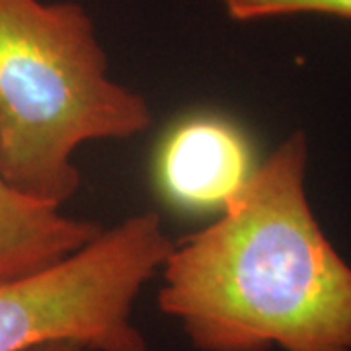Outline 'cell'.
Returning <instances> with one entry per match:
<instances>
[{
	"label": "cell",
	"instance_id": "2",
	"mask_svg": "<svg viewBox=\"0 0 351 351\" xmlns=\"http://www.w3.org/2000/svg\"><path fill=\"white\" fill-rule=\"evenodd\" d=\"M88 10L73 0H0V174L63 207L80 188L75 152L152 127L145 96L110 76Z\"/></svg>",
	"mask_w": 351,
	"mask_h": 351
},
{
	"label": "cell",
	"instance_id": "1",
	"mask_svg": "<svg viewBox=\"0 0 351 351\" xmlns=\"http://www.w3.org/2000/svg\"><path fill=\"white\" fill-rule=\"evenodd\" d=\"M306 168L295 131L215 223L174 240L156 302L197 351H351V265L314 217Z\"/></svg>",
	"mask_w": 351,
	"mask_h": 351
},
{
	"label": "cell",
	"instance_id": "7",
	"mask_svg": "<svg viewBox=\"0 0 351 351\" xmlns=\"http://www.w3.org/2000/svg\"><path fill=\"white\" fill-rule=\"evenodd\" d=\"M27 351H86L78 343H71V341H51V343H43L38 348H32Z\"/></svg>",
	"mask_w": 351,
	"mask_h": 351
},
{
	"label": "cell",
	"instance_id": "3",
	"mask_svg": "<svg viewBox=\"0 0 351 351\" xmlns=\"http://www.w3.org/2000/svg\"><path fill=\"white\" fill-rule=\"evenodd\" d=\"M174 240L154 211L104 228L82 250L32 276L0 281V351L71 341L86 351H149L135 322L143 287Z\"/></svg>",
	"mask_w": 351,
	"mask_h": 351
},
{
	"label": "cell",
	"instance_id": "6",
	"mask_svg": "<svg viewBox=\"0 0 351 351\" xmlns=\"http://www.w3.org/2000/svg\"><path fill=\"white\" fill-rule=\"evenodd\" d=\"M234 22H258L295 14H322L351 20V0H219Z\"/></svg>",
	"mask_w": 351,
	"mask_h": 351
},
{
	"label": "cell",
	"instance_id": "5",
	"mask_svg": "<svg viewBox=\"0 0 351 351\" xmlns=\"http://www.w3.org/2000/svg\"><path fill=\"white\" fill-rule=\"evenodd\" d=\"M104 230L36 199L0 174V281L32 276L82 250Z\"/></svg>",
	"mask_w": 351,
	"mask_h": 351
},
{
	"label": "cell",
	"instance_id": "4",
	"mask_svg": "<svg viewBox=\"0 0 351 351\" xmlns=\"http://www.w3.org/2000/svg\"><path fill=\"white\" fill-rule=\"evenodd\" d=\"M250 147L232 123L193 117L178 125L158 154V184L174 205L205 209L230 199L252 174Z\"/></svg>",
	"mask_w": 351,
	"mask_h": 351
}]
</instances>
